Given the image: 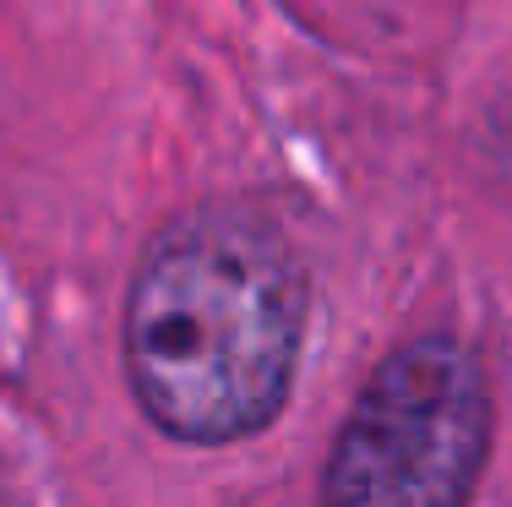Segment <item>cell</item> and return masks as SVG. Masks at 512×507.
I'll return each mask as SVG.
<instances>
[{
  "label": "cell",
  "instance_id": "1",
  "mask_svg": "<svg viewBox=\"0 0 512 507\" xmlns=\"http://www.w3.org/2000/svg\"><path fill=\"white\" fill-rule=\"evenodd\" d=\"M306 284L262 219L202 208L142 257L126 300V377L180 442H240L284 409Z\"/></svg>",
  "mask_w": 512,
  "mask_h": 507
},
{
  "label": "cell",
  "instance_id": "2",
  "mask_svg": "<svg viewBox=\"0 0 512 507\" xmlns=\"http://www.w3.org/2000/svg\"><path fill=\"white\" fill-rule=\"evenodd\" d=\"M491 398L480 360L458 338H414L404 344L355 415L338 431L327 458V507H463L480 480Z\"/></svg>",
  "mask_w": 512,
  "mask_h": 507
}]
</instances>
